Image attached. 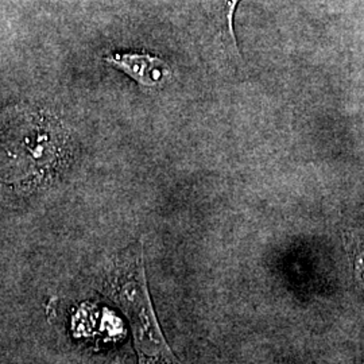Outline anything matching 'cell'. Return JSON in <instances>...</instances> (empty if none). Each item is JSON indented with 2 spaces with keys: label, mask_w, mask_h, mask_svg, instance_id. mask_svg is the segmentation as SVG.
I'll return each instance as SVG.
<instances>
[{
  "label": "cell",
  "mask_w": 364,
  "mask_h": 364,
  "mask_svg": "<svg viewBox=\"0 0 364 364\" xmlns=\"http://www.w3.org/2000/svg\"><path fill=\"white\" fill-rule=\"evenodd\" d=\"M105 61L147 88L164 84L171 75L169 65L162 58L149 53H112Z\"/></svg>",
  "instance_id": "3"
},
{
  "label": "cell",
  "mask_w": 364,
  "mask_h": 364,
  "mask_svg": "<svg viewBox=\"0 0 364 364\" xmlns=\"http://www.w3.org/2000/svg\"><path fill=\"white\" fill-rule=\"evenodd\" d=\"M69 136L55 117L25 111L9 122L3 136V177L22 188L39 186L61 168Z\"/></svg>",
  "instance_id": "2"
},
{
  "label": "cell",
  "mask_w": 364,
  "mask_h": 364,
  "mask_svg": "<svg viewBox=\"0 0 364 364\" xmlns=\"http://www.w3.org/2000/svg\"><path fill=\"white\" fill-rule=\"evenodd\" d=\"M239 1L240 0H223V3H224V13H225V21H227V28H228L230 37H231L232 42H234L235 48H236V39H235L234 16Z\"/></svg>",
  "instance_id": "4"
},
{
  "label": "cell",
  "mask_w": 364,
  "mask_h": 364,
  "mask_svg": "<svg viewBox=\"0 0 364 364\" xmlns=\"http://www.w3.org/2000/svg\"><path fill=\"white\" fill-rule=\"evenodd\" d=\"M103 293L130 324L139 364H181L158 324L147 290L141 243L120 251L105 270Z\"/></svg>",
  "instance_id": "1"
}]
</instances>
